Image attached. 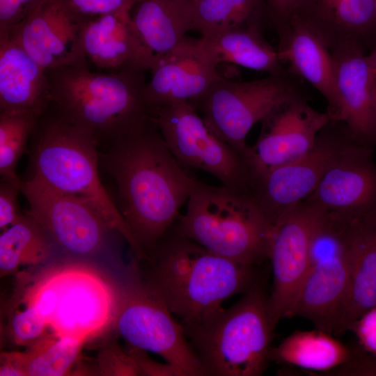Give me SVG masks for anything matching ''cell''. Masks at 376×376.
<instances>
[{"label": "cell", "instance_id": "6da1fadb", "mask_svg": "<svg viewBox=\"0 0 376 376\" xmlns=\"http://www.w3.org/2000/svg\"><path fill=\"white\" fill-rule=\"evenodd\" d=\"M98 158L113 203L147 258L179 218L197 180L171 152L152 113L100 147Z\"/></svg>", "mask_w": 376, "mask_h": 376}, {"label": "cell", "instance_id": "7a4b0ae2", "mask_svg": "<svg viewBox=\"0 0 376 376\" xmlns=\"http://www.w3.org/2000/svg\"><path fill=\"white\" fill-rule=\"evenodd\" d=\"M136 261L141 276L182 327L212 318L224 309L226 299L245 293L260 279L256 266L217 255L180 234L173 225L146 260Z\"/></svg>", "mask_w": 376, "mask_h": 376}, {"label": "cell", "instance_id": "3957f363", "mask_svg": "<svg viewBox=\"0 0 376 376\" xmlns=\"http://www.w3.org/2000/svg\"><path fill=\"white\" fill-rule=\"evenodd\" d=\"M96 261L66 256L17 274L13 296L33 307L51 332L86 341L111 329L120 278Z\"/></svg>", "mask_w": 376, "mask_h": 376}, {"label": "cell", "instance_id": "277c9868", "mask_svg": "<svg viewBox=\"0 0 376 376\" xmlns=\"http://www.w3.org/2000/svg\"><path fill=\"white\" fill-rule=\"evenodd\" d=\"M31 137L32 177L86 202L129 244L139 260L146 258L102 180L97 139L55 109L40 116Z\"/></svg>", "mask_w": 376, "mask_h": 376}, {"label": "cell", "instance_id": "5b68a950", "mask_svg": "<svg viewBox=\"0 0 376 376\" xmlns=\"http://www.w3.org/2000/svg\"><path fill=\"white\" fill-rule=\"evenodd\" d=\"M46 72L51 104L66 120L93 135L100 147L152 113L144 95L145 71L93 72L89 65H81Z\"/></svg>", "mask_w": 376, "mask_h": 376}, {"label": "cell", "instance_id": "8992f818", "mask_svg": "<svg viewBox=\"0 0 376 376\" xmlns=\"http://www.w3.org/2000/svg\"><path fill=\"white\" fill-rule=\"evenodd\" d=\"M177 231L209 251L244 264L268 258L273 227L249 193L196 182Z\"/></svg>", "mask_w": 376, "mask_h": 376}, {"label": "cell", "instance_id": "52a82bcc", "mask_svg": "<svg viewBox=\"0 0 376 376\" xmlns=\"http://www.w3.org/2000/svg\"><path fill=\"white\" fill-rule=\"evenodd\" d=\"M268 297L260 279L228 309L203 323L182 327L207 375L260 376L265 373L274 330Z\"/></svg>", "mask_w": 376, "mask_h": 376}, {"label": "cell", "instance_id": "ba28073f", "mask_svg": "<svg viewBox=\"0 0 376 376\" xmlns=\"http://www.w3.org/2000/svg\"><path fill=\"white\" fill-rule=\"evenodd\" d=\"M111 329L128 346L159 354L180 376L207 375L182 324L141 276L135 258L120 278Z\"/></svg>", "mask_w": 376, "mask_h": 376}, {"label": "cell", "instance_id": "9c48e42d", "mask_svg": "<svg viewBox=\"0 0 376 376\" xmlns=\"http://www.w3.org/2000/svg\"><path fill=\"white\" fill-rule=\"evenodd\" d=\"M295 77L288 69L247 81H230L218 74L205 93L189 103L208 128L246 164L250 148L246 137L253 126L280 106L304 95Z\"/></svg>", "mask_w": 376, "mask_h": 376}, {"label": "cell", "instance_id": "30bf717a", "mask_svg": "<svg viewBox=\"0 0 376 376\" xmlns=\"http://www.w3.org/2000/svg\"><path fill=\"white\" fill-rule=\"evenodd\" d=\"M20 192L29 203L26 213L65 256L95 261L109 251L112 235L118 234L84 201L32 176L22 180Z\"/></svg>", "mask_w": 376, "mask_h": 376}, {"label": "cell", "instance_id": "8fae6325", "mask_svg": "<svg viewBox=\"0 0 376 376\" xmlns=\"http://www.w3.org/2000/svg\"><path fill=\"white\" fill-rule=\"evenodd\" d=\"M152 114L169 150L185 169L203 171L223 185L250 194L251 178L245 162L208 128L191 103H168Z\"/></svg>", "mask_w": 376, "mask_h": 376}, {"label": "cell", "instance_id": "7c38bea8", "mask_svg": "<svg viewBox=\"0 0 376 376\" xmlns=\"http://www.w3.org/2000/svg\"><path fill=\"white\" fill-rule=\"evenodd\" d=\"M349 135L343 122L330 120L308 152L269 168L253 180L250 195L272 227L313 194Z\"/></svg>", "mask_w": 376, "mask_h": 376}, {"label": "cell", "instance_id": "4fadbf2b", "mask_svg": "<svg viewBox=\"0 0 376 376\" xmlns=\"http://www.w3.org/2000/svg\"><path fill=\"white\" fill-rule=\"evenodd\" d=\"M321 210L304 201L273 226L268 258L273 272L268 314L275 329L287 318L310 267V243Z\"/></svg>", "mask_w": 376, "mask_h": 376}, {"label": "cell", "instance_id": "5bb4252c", "mask_svg": "<svg viewBox=\"0 0 376 376\" xmlns=\"http://www.w3.org/2000/svg\"><path fill=\"white\" fill-rule=\"evenodd\" d=\"M374 147L350 133L304 201L320 210L354 219L376 214V163Z\"/></svg>", "mask_w": 376, "mask_h": 376}, {"label": "cell", "instance_id": "9a60e30c", "mask_svg": "<svg viewBox=\"0 0 376 376\" xmlns=\"http://www.w3.org/2000/svg\"><path fill=\"white\" fill-rule=\"evenodd\" d=\"M330 120L327 112L310 106L304 95L276 109L262 121L260 134L250 146L246 164L251 181L267 169L308 152Z\"/></svg>", "mask_w": 376, "mask_h": 376}, {"label": "cell", "instance_id": "2e32d148", "mask_svg": "<svg viewBox=\"0 0 376 376\" xmlns=\"http://www.w3.org/2000/svg\"><path fill=\"white\" fill-rule=\"evenodd\" d=\"M82 24L62 0H42L7 38L45 70L89 65L81 44Z\"/></svg>", "mask_w": 376, "mask_h": 376}, {"label": "cell", "instance_id": "e0dca14e", "mask_svg": "<svg viewBox=\"0 0 376 376\" xmlns=\"http://www.w3.org/2000/svg\"><path fill=\"white\" fill-rule=\"evenodd\" d=\"M144 95L152 111L168 103L200 97L219 74L217 66L198 39L187 38L173 50L155 59Z\"/></svg>", "mask_w": 376, "mask_h": 376}, {"label": "cell", "instance_id": "ac0fdd59", "mask_svg": "<svg viewBox=\"0 0 376 376\" xmlns=\"http://www.w3.org/2000/svg\"><path fill=\"white\" fill-rule=\"evenodd\" d=\"M350 281L345 253L312 264L287 318L300 317L316 329L342 334L350 300Z\"/></svg>", "mask_w": 376, "mask_h": 376}, {"label": "cell", "instance_id": "d6986e66", "mask_svg": "<svg viewBox=\"0 0 376 376\" xmlns=\"http://www.w3.org/2000/svg\"><path fill=\"white\" fill-rule=\"evenodd\" d=\"M293 17L311 28L331 52H366L376 47L374 0H301Z\"/></svg>", "mask_w": 376, "mask_h": 376}, {"label": "cell", "instance_id": "ffe728a7", "mask_svg": "<svg viewBox=\"0 0 376 376\" xmlns=\"http://www.w3.org/2000/svg\"><path fill=\"white\" fill-rule=\"evenodd\" d=\"M277 35L276 50L281 62L288 63L291 73L308 81L323 95L331 120L341 122L343 105L333 57L327 45L311 28L295 17Z\"/></svg>", "mask_w": 376, "mask_h": 376}, {"label": "cell", "instance_id": "44dd1931", "mask_svg": "<svg viewBox=\"0 0 376 376\" xmlns=\"http://www.w3.org/2000/svg\"><path fill=\"white\" fill-rule=\"evenodd\" d=\"M81 44L87 62L99 70H150L152 56L142 45L130 11L103 15L82 24Z\"/></svg>", "mask_w": 376, "mask_h": 376}, {"label": "cell", "instance_id": "7402d4cb", "mask_svg": "<svg viewBox=\"0 0 376 376\" xmlns=\"http://www.w3.org/2000/svg\"><path fill=\"white\" fill-rule=\"evenodd\" d=\"M337 89L343 105L342 120L357 141L376 146L375 77L366 52L352 48L332 51Z\"/></svg>", "mask_w": 376, "mask_h": 376}, {"label": "cell", "instance_id": "603a6c76", "mask_svg": "<svg viewBox=\"0 0 376 376\" xmlns=\"http://www.w3.org/2000/svg\"><path fill=\"white\" fill-rule=\"evenodd\" d=\"M50 104L46 70L11 39H0V111L42 115Z\"/></svg>", "mask_w": 376, "mask_h": 376}, {"label": "cell", "instance_id": "cb8c5ba5", "mask_svg": "<svg viewBox=\"0 0 376 376\" xmlns=\"http://www.w3.org/2000/svg\"><path fill=\"white\" fill-rule=\"evenodd\" d=\"M350 290L344 331L376 306V214L352 219L347 245Z\"/></svg>", "mask_w": 376, "mask_h": 376}, {"label": "cell", "instance_id": "d4e9b609", "mask_svg": "<svg viewBox=\"0 0 376 376\" xmlns=\"http://www.w3.org/2000/svg\"><path fill=\"white\" fill-rule=\"evenodd\" d=\"M135 6L131 15L133 26L154 63L178 45L187 32L194 31L190 0H142Z\"/></svg>", "mask_w": 376, "mask_h": 376}, {"label": "cell", "instance_id": "484cf974", "mask_svg": "<svg viewBox=\"0 0 376 376\" xmlns=\"http://www.w3.org/2000/svg\"><path fill=\"white\" fill-rule=\"evenodd\" d=\"M354 350L333 334L315 328L288 335L276 347H271L269 360L323 375L349 361Z\"/></svg>", "mask_w": 376, "mask_h": 376}, {"label": "cell", "instance_id": "4316f807", "mask_svg": "<svg viewBox=\"0 0 376 376\" xmlns=\"http://www.w3.org/2000/svg\"><path fill=\"white\" fill-rule=\"evenodd\" d=\"M263 29L243 27L229 30L209 38H201L199 43L218 67L228 63L270 74L285 69L278 52L264 38Z\"/></svg>", "mask_w": 376, "mask_h": 376}, {"label": "cell", "instance_id": "83f0119b", "mask_svg": "<svg viewBox=\"0 0 376 376\" xmlns=\"http://www.w3.org/2000/svg\"><path fill=\"white\" fill-rule=\"evenodd\" d=\"M58 251L39 224L28 214L2 230L0 276L18 274L19 267L44 265Z\"/></svg>", "mask_w": 376, "mask_h": 376}, {"label": "cell", "instance_id": "f1b7e54d", "mask_svg": "<svg viewBox=\"0 0 376 376\" xmlns=\"http://www.w3.org/2000/svg\"><path fill=\"white\" fill-rule=\"evenodd\" d=\"M194 31L202 38L243 27L263 29L268 24L264 0H195Z\"/></svg>", "mask_w": 376, "mask_h": 376}, {"label": "cell", "instance_id": "f546056e", "mask_svg": "<svg viewBox=\"0 0 376 376\" xmlns=\"http://www.w3.org/2000/svg\"><path fill=\"white\" fill-rule=\"evenodd\" d=\"M86 340L46 334L21 352L26 376L69 375Z\"/></svg>", "mask_w": 376, "mask_h": 376}, {"label": "cell", "instance_id": "4dcf8cb0", "mask_svg": "<svg viewBox=\"0 0 376 376\" xmlns=\"http://www.w3.org/2000/svg\"><path fill=\"white\" fill-rule=\"evenodd\" d=\"M42 115L31 111H0V174L20 187L17 166Z\"/></svg>", "mask_w": 376, "mask_h": 376}, {"label": "cell", "instance_id": "1f68e13d", "mask_svg": "<svg viewBox=\"0 0 376 376\" xmlns=\"http://www.w3.org/2000/svg\"><path fill=\"white\" fill-rule=\"evenodd\" d=\"M6 312L1 334L13 345L29 347L47 333L48 324L36 310L13 297Z\"/></svg>", "mask_w": 376, "mask_h": 376}, {"label": "cell", "instance_id": "d6a6232c", "mask_svg": "<svg viewBox=\"0 0 376 376\" xmlns=\"http://www.w3.org/2000/svg\"><path fill=\"white\" fill-rule=\"evenodd\" d=\"M142 0H62L81 24L108 14L131 11Z\"/></svg>", "mask_w": 376, "mask_h": 376}, {"label": "cell", "instance_id": "836d02e7", "mask_svg": "<svg viewBox=\"0 0 376 376\" xmlns=\"http://www.w3.org/2000/svg\"><path fill=\"white\" fill-rule=\"evenodd\" d=\"M100 356V373L104 375H141L134 357L113 341Z\"/></svg>", "mask_w": 376, "mask_h": 376}, {"label": "cell", "instance_id": "e575fe53", "mask_svg": "<svg viewBox=\"0 0 376 376\" xmlns=\"http://www.w3.org/2000/svg\"><path fill=\"white\" fill-rule=\"evenodd\" d=\"M42 0H0V39L24 20Z\"/></svg>", "mask_w": 376, "mask_h": 376}, {"label": "cell", "instance_id": "d590c367", "mask_svg": "<svg viewBox=\"0 0 376 376\" xmlns=\"http://www.w3.org/2000/svg\"><path fill=\"white\" fill-rule=\"evenodd\" d=\"M19 192H20V187L1 179L0 183V229L1 231L24 215L18 203Z\"/></svg>", "mask_w": 376, "mask_h": 376}, {"label": "cell", "instance_id": "8d00e7d4", "mask_svg": "<svg viewBox=\"0 0 376 376\" xmlns=\"http://www.w3.org/2000/svg\"><path fill=\"white\" fill-rule=\"evenodd\" d=\"M350 331L355 334L360 350L376 357V306L361 315Z\"/></svg>", "mask_w": 376, "mask_h": 376}, {"label": "cell", "instance_id": "74e56055", "mask_svg": "<svg viewBox=\"0 0 376 376\" xmlns=\"http://www.w3.org/2000/svg\"><path fill=\"white\" fill-rule=\"evenodd\" d=\"M268 23L276 33L283 30L295 15L301 0H264Z\"/></svg>", "mask_w": 376, "mask_h": 376}, {"label": "cell", "instance_id": "f35d334b", "mask_svg": "<svg viewBox=\"0 0 376 376\" xmlns=\"http://www.w3.org/2000/svg\"><path fill=\"white\" fill-rule=\"evenodd\" d=\"M127 350L134 357L141 375L180 376L179 372L171 364L159 363L150 359L146 351L127 346Z\"/></svg>", "mask_w": 376, "mask_h": 376}, {"label": "cell", "instance_id": "ab89813d", "mask_svg": "<svg viewBox=\"0 0 376 376\" xmlns=\"http://www.w3.org/2000/svg\"><path fill=\"white\" fill-rule=\"evenodd\" d=\"M0 376H26L21 352H1Z\"/></svg>", "mask_w": 376, "mask_h": 376}, {"label": "cell", "instance_id": "60d3db41", "mask_svg": "<svg viewBox=\"0 0 376 376\" xmlns=\"http://www.w3.org/2000/svg\"><path fill=\"white\" fill-rule=\"evenodd\" d=\"M367 58L374 77L376 78V47L367 55Z\"/></svg>", "mask_w": 376, "mask_h": 376}, {"label": "cell", "instance_id": "b9f144b4", "mask_svg": "<svg viewBox=\"0 0 376 376\" xmlns=\"http://www.w3.org/2000/svg\"><path fill=\"white\" fill-rule=\"evenodd\" d=\"M373 93L375 109L376 112V78L375 77L373 81Z\"/></svg>", "mask_w": 376, "mask_h": 376}, {"label": "cell", "instance_id": "7bdbcfd3", "mask_svg": "<svg viewBox=\"0 0 376 376\" xmlns=\"http://www.w3.org/2000/svg\"><path fill=\"white\" fill-rule=\"evenodd\" d=\"M374 4H375V12H376V0H374Z\"/></svg>", "mask_w": 376, "mask_h": 376}, {"label": "cell", "instance_id": "ee69618b", "mask_svg": "<svg viewBox=\"0 0 376 376\" xmlns=\"http://www.w3.org/2000/svg\"><path fill=\"white\" fill-rule=\"evenodd\" d=\"M190 1H195V0H190Z\"/></svg>", "mask_w": 376, "mask_h": 376}]
</instances>
